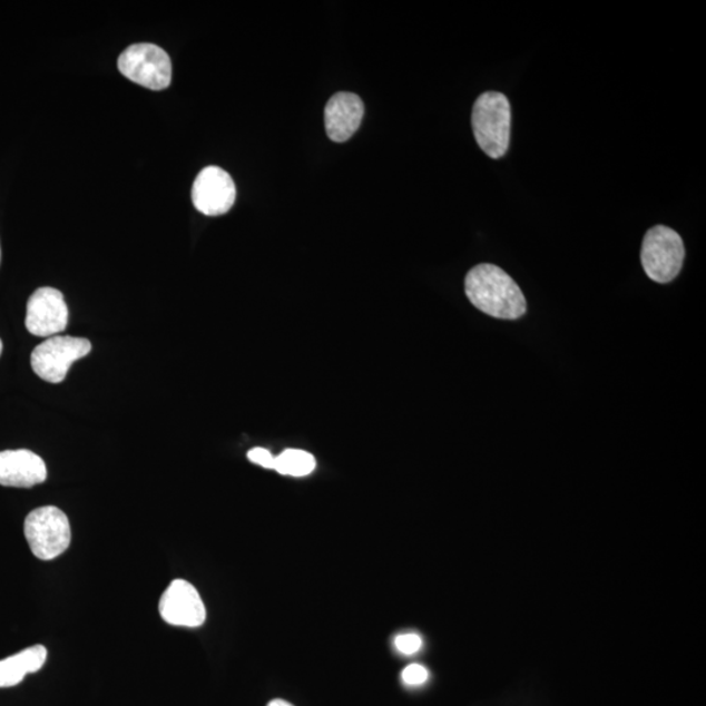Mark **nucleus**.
<instances>
[{
    "mask_svg": "<svg viewBox=\"0 0 706 706\" xmlns=\"http://www.w3.org/2000/svg\"><path fill=\"white\" fill-rule=\"evenodd\" d=\"M464 291L471 304L491 317L518 320L526 313L521 288L504 269L490 263L470 269Z\"/></svg>",
    "mask_w": 706,
    "mask_h": 706,
    "instance_id": "nucleus-1",
    "label": "nucleus"
},
{
    "mask_svg": "<svg viewBox=\"0 0 706 706\" xmlns=\"http://www.w3.org/2000/svg\"><path fill=\"white\" fill-rule=\"evenodd\" d=\"M471 122L478 145L486 155L500 159L508 153L512 110L506 95L486 92L479 96Z\"/></svg>",
    "mask_w": 706,
    "mask_h": 706,
    "instance_id": "nucleus-2",
    "label": "nucleus"
},
{
    "mask_svg": "<svg viewBox=\"0 0 706 706\" xmlns=\"http://www.w3.org/2000/svg\"><path fill=\"white\" fill-rule=\"evenodd\" d=\"M686 249L678 232L656 225L646 232L641 249V263L649 280L670 283L682 272Z\"/></svg>",
    "mask_w": 706,
    "mask_h": 706,
    "instance_id": "nucleus-3",
    "label": "nucleus"
},
{
    "mask_svg": "<svg viewBox=\"0 0 706 706\" xmlns=\"http://www.w3.org/2000/svg\"><path fill=\"white\" fill-rule=\"evenodd\" d=\"M24 535L37 559H56L71 543L69 517L57 507L37 508L26 518Z\"/></svg>",
    "mask_w": 706,
    "mask_h": 706,
    "instance_id": "nucleus-4",
    "label": "nucleus"
},
{
    "mask_svg": "<svg viewBox=\"0 0 706 706\" xmlns=\"http://www.w3.org/2000/svg\"><path fill=\"white\" fill-rule=\"evenodd\" d=\"M91 351L92 344L85 337L56 335L37 345L31 364L40 379L50 384H61L71 365Z\"/></svg>",
    "mask_w": 706,
    "mask_h": 706,
    "instance_id": "nucleus-5",
    "label": "nucleus"
},
{
    "mask_svg": "<svg viewBox=\"0 0 706 706\" xmlns=\"http://www.w3.org/2000/svg\"><path fill=\"white\" fill-rule=\"evenodd\" d=\"M118 70L138 85L160 91L171 81L168 52L154 43H135L118 58Z\"/></svg>",
    "mask_w": 706,
    "mask_h": 706,
    "instance_id": "nucleus-6",
    "label": "nucleus"
},
{
    "mask_svg": "<svg viewBox=\"0 0 706 706\" xmlns=\"http://www.w3.org/2000/svg\"><path fill=\"white\" fill-rule=\"evenodd\" d=\"M69 325V306L61 291L51 287L37 290L27 304L26 326L41 337L56 336Z\"/></svg>",
    "mask_w": 706,
    "mask_h": 706,
    "instance_id": "nucleus-7",
    "label": "nucleus"
},
{
    "mask_svg": "<svg viewBox=\"0 0 706 706\" xmlns=\"http://www.w3.org/2000/svg\"><path fill=\"white\" fill-rule=\"evenodd\" d=\"M236 195V185L229 173L215 165L200 170L193 184L194 207L207 216L227 214L235 205Z\"/></svg>",
    "mask_w": 706,
    "mask_h": 706,
    "instance_id": "nucleus-8",
    "label": "nucleus"
},
{
    "mask_svg": "<svg viewBox=\"0 0 706 706\" xmlns=\"http://www.w3.org/2000/svg\"><path fill=\"white\" fill-rule=\"evenodd\" d=\"M159 611L165 622L195 628L206 621V607L197 589L185 580L170 582L160 598Z\"/></svg>",
    "mask_w": 706,
    "mask_h": 706,
    "instance_id": "nucleus-9",
    "label": "nucleus"
},
{
    "mask_svg": "<svg viewBox=\"0 0 706 706\" xmlns=\"http://www.w3.org/2000/svg\"><path fill=\"white\" fill-rule=\"evenodd\" d=\"M48 478L47 464L31 450H4L0 452V486L32 488Z\"/></svg>",
    "mask_w": 706,
    "mask_h": 706,
    "instance_id": "nucleus-10",
    "label": "nucleus"
},
{
    "mask_svg": "<svg viewBox=\"0 0 706 706\" xmlns=\"http://www.w3.org/2000/svg\"><path fill=\"white\" fill-rule=\"evenodd\" d=\"M363 118L364 104L357 95L351 92L334 95L325 109V127L329 138L335 143L347 141L359 130Z\"/></svg>",
    "mask_w": 706,
    "mask_h": 706,
    "instance_id": "nucleus-11",
    "label": "nucleus"
},
{
    "mask_svg": "<svg viewBox=\"0 0 706 706\" xmlns=\"http://www.w3.org/2000/svg\"><path fill=\"white\" fill-rule=\"evenodd\" d=\"M47 659V648L35 645L18 655L0 660V688L20 685L27 675L40 671Z\"/></svg>",
    "mask_w": 706,
    "mask_h": 706,
    "instance_id": "nucleus-12",
    "label": "nucleus"
},
{
    "mask_svg": "<svg viewBox=\"0 0 706 706\" xmlns=\"http://www.w3.org/2000/svg\"><path fill=\"white\" fill-rule=\"evenodd\" d=\"M315 458L304 450L287 449L275 457L274 470L282 475L302 478L312 474L315 469Z\"/></svg>",
    "mask_w": 706,
    "mask_h": 706,
    "instance_id": "nucleus-13",
    "label": "nucleus"
},
{
    "mask_svg": "<svg viewBox=\"0 0 706 706\" xmlns=\"http://www.w3.org/2000/svg\"><path fill=\"white\" fill-rule=\"evenodd\" d=\"M395 646L398 650L403 653V655H415V653L422 648V638L412 634L398 636Z\"/></svg>",
    "mask_w": 706,
    "mask_h": 706,
    "instance_id": "nucleus-14",
    "label": "nucleus"
},
{
    "mask_svg": "<svg viewBox=\"0 0 706 706\" xmlns=\"http://www.w3.org/2000/svg\"><path fill=\"white\" fill-rule=\"evenodd\" d=\"M402 678L405 685L409 686H419L423 685L428 679L426 668L420 665H410L405 667L402 673Z\"/></svg>",
    "mask_w": 706,
    "mask_h": 706,
    "instance_id": "nucleus-15",
    "label": "nucleus"
},
{
    "mask_svg": "<svg viewBox=\"0 0 706 706\" xmlns=\"http://www.w3.org/2000/svg\"><path fill=\"white\" fill-rule=\"evenodd\" d=\"M247 460L262 465L263 469L274 470L275 457L267 449L254 448L247 453Z\"/></svg>",
    "mask_w": 706,
    "mask_h": 706,
    "instance_id": "nucleus-16",
    "label": "nucleus"
},
{
    "mask_svg": "<svg viewBox=\"0 0 706 706\" xmlns=\"http://www.w3.org/2000/svg\"><path fill=\"white\" fill-rule=\"evenodd\" d=\"M267 706H293V705L288 702L281 700V698H276V700H273Z\"/></svg>",
    "mask_w": 706,
    "mask_h": 706,
    "instance_id": "nucleus-17",
    "label": "nucleus"
},
{
    "mask_svg": "<svg viewBox=\"0 0 706 706\" xmlns=\"http://www.w3.org/2000/svg\"><path fill=\"white\" fill-rule=\"evenodd\" d=\"M2 351H3V343L2 341H0V355H2Z\"/></svg>",
    "mask_w": 706,
    "mask_h": 706,
    "instance_id": "nucleus-18",
    "label": "nucleus"
},
{
    "mask_svg": "<svg viewBox=\"0 0 706 706\" xmlns=\"http://www.w3.org/2000/svg\"><path fill=\"white\" fill-rule=\"evenodd\" d=\"M0 261H2V249H0Z\"/></svg>",
    "mask_w": 706,
    "mask_h": 706,
    "instance_id": "nucleus-19",
    "label": "nucleus"
}]
</instances>
